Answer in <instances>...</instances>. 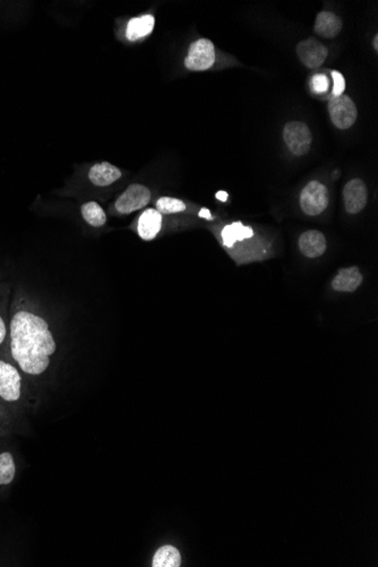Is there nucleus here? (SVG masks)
<instances>
[{
  "label": "nucleus",
  "mask_w": 378,
  "mask_h": 567,
  "mask_svg": "<svg viewBox=\"0 0 378 567\" xmlns=\"http://www.w3.org/2000/svg\"><path fill=\"white\" fill-rule=\"evenodd\" d=\"M56 352V337L48 320L30 301L16 296L9 308V358L28 383H35L49 371Z\"/></svg>",
  "instance_id": "obj_1"
},
{
  "label": "nucleus",
  "mask_w": 378,
  "mask_h": 567,
  "mask_svg": "<svg viewBox=\"0 0 378 567\" xmlns=\"http://www.w3.org/2000/svg\"><path fill=\"white\" fill-rule=\"evenodd\" d=\"M0 403L17 420L37 403L31 385L6 352L0 354Z\"/></svg>",
  "instance_id": "obj_2"
},
{
  "label": "nucleus",
  "mask_w": 378,
  "mask_h": 567,
  "mask_svg": "<svg viewBox=\"0 0 378 567\" xmlns=\"http://www.w3.org/2000/svg\"><path fill=\"white\" fill-rule=\"evenodd\" d=\"M328 206V191L320 181L313 180L306 185L300 194V208L308 215L323 213Z\"/></svg>",
  "instance_id": "obj_3"
},
{
  "label": "nucleus",
  "mask_w": 378,
  "mask_h": 567,
  "mask_svg": "<svg viewBox=\"0 0 378 567\" xmlns=\"http://www.w3.org/2000/svg\"><path fill=\"white\" fill-rule=\"evenodd\" d=\"M283 140L294 155L301 157L308 153L313 136L308 126L303 121H290L283 130Z\"/></svg>",
  "instance_id": "obj_4"
},
{
  "label": "nucleus",
  "mask_w": 378,
  "mask_h": 567,
  "mask_svg": "<svg viewBox=\"0 0 378 567\" xmlns=\"http://www.w3.org/2000/svg\"><path fill=\"white\" fill-rule=\"evenodd\" d=\"M328 113L334 126L342 130L350 128L356 123L358 116L356 104L351 100L350 96L345 94L330 99Z\"/></svg>",
  "instance_id": "obj_5"
},
{
  "label": "nucleus",
  "mask_w": 378,
  "mask_h": 567,
  "mask_svg": "<svg viewBox=\"0 0 378 567\" xmlns=\"http://www.w3.org/2000/svg\"><path fill=\"white\" fill-rule=\"evenodd\" d=\"M216 62V49L212 41L199 39L191 45L188 56L186 57L185 66L189 71H206L213 66Z\"/></svg>",
  "instance_id": "obj_6"
},
{
  "label": "nucleus",
  "mask_w": 378,
  "mask_h": 567,
  "mask_svg": "<svg viewBox=\"0 0 378 567\" xmlns=\"http://www.w3.org/2000/svg\"><path fill=\"white\" fill-rule=\"evenodd\" d=\"M151 201V191L140 184H133L121 197L116 201L115 208L118 213L130 214L145 208Z\"/></svg>",
  "instance_id": "obj_7"
},
{
  "label": "nucleus",
  "mask_w": 378,
  "mask_h": 567,
  "mask_svg": "<svg viewBox=\"0 0 378 567\" xmlns=\"http://www.w3.org/2000/svg\"><path fill=\"white\" fill-rule=\"evenodd\" d=\"M368 191L366 184L362 179L350 180L343 189V201L347 212L357 214L364 210L367 204Z\"/></svg>",
  "instance_id": "obj_8"
},
{
  "label": "nucleus",
  "mask_w": 378,
  "mask_h": 567,
  "mask_svg": "<svg viewBox=\"0 0 378 567\" xmlns=\"http://www.w3.org/2000/svg\"><path fill=\"white\" fill-rule=\"evenodd\" d=\"M297 54L306 67H320L328 58V51L318 40H304L297 45Z\"/></svg>",
  "instance_id": "obj_9"
},
{
  "label": "nucleus",
  "mask_w": 378,
  "mask_h": 567,
  "mask_svg": "<svg viewBox=\"0 0 378 567\" xmlns=\"http://www.w3.org/2000/svg\"><path fill=\"white\" fill-rule=\"evenodd\" d=\"M298 245H299L300 252L308 259L320 257L325 253V250L328 247V242H326L324 235L317 230H308L304 232L300 236Z\"/></svg>",
  "instance_id": "obj_10"
},
{
  "label": "nucleus",
  "mask_w": 378,
  "mask_h": 567,
  "mask_svg": "<svg viewBox=\"0 0 378 567\" xmlns=\"http://www.w3.org/2000/svg\"><path fill=\"white\" fill-rule=\"evenodd\" d=\"M362 272L357 266L345 267L338 272L332 280V288L339 292H353L362 286Z\"/></svg>",
  "instance_id": "obj_11"
},
{
  "label": "nucleus",
  "mask_w": 378,
  "mask_h": 567,
  "mask_svg": "<svg viewBox=\"0 0 378 567\" xmlns=\"http://www.w3.org/2000/svg\"><path fill=\"white\" fill-rule=\"evenodd\" d=\"M162 227V214L155 208H149L138 219V231L143 240H153Z\"/></svg>",
  "instance_id": "obj_12"
},
{
  "label": "nucleus",
  "mask_w": 378,
  "mask_h": 567,
  "mask_svg": "<svg viewBox=\"0 0 378 567\" xmlns=\"http://www.w3.org/2000/svg\"><path fill=\"white\" fill-rule=\"evenodd\" d=\"M121 177V172L109 162L96 163L89 172V178L93 185L106 187L112 185Z\"/></svg>",
  "instance_id": "obj_13"
},
{
  "label": "nucleus",
  "mask_w": 378,
  "mask_h": 567,
  "mask_svg": "<svg viewBox=\"0 0 378 567\" xmlns=\"http://www.w3.org/2000/svg\"><path fill=\"white\" fill-rule=\"evenodd\" d=\"M343 23L338 15L330 11H322L317 15L314 28L320 37L333 39L339 35Z\"/></svg>",
  "instance_id": "obj_14"
},
{
  "label": "nucleus",
  "mask_w": 378,
  "mask_h": 567,
  "mask_svg": "<svg viewBox=\"0 0 378 567\" xmlns=\"http://www.w3.org/2000/svg\"><path fill=\"white\" fill-rule=\"evenodd\" d=\"M9 332V288L0 286V354L7 352Z\"/></svg>",
  "instance_id": "obj_15"
},
{
  "label": "nucleus",
  "mask_w": 378,
  "mask_h": 567,
  "mask_svg": "<svg viewBox=\"0 0 378 567\" xmlns=\"http://www.w3.org/2000/svg\"><path fill=\"white\" fill-rule=\"evenodd\" d=\"M155 17L152 15H143V16L132 18L127 26V39L129 41H136V40L149 35L155 28Z\"/></svg>",
  "instance_id": "obj_16"
},
{
  "label": "nucleus",
  "mask_w": 378,
  "mask_h": 567,
  "mask_svg": "<svg viewBox=\"0 0 378 567\" xmlns=\"http://www.w3.org/2000/svg\"><path fill=\"white\" fill-rule=\"evenodd\" d=\"M182 565V554L178 548L172 545H165L159 548L152 558L153 567H179Z\"/></svg>",
  "instance_id": "obj_17"
},
{
  "label": "nucleus",
  "mask_w": 378,
  "mask_h": 567,
  "mask_svg": "<svg viewBox=\"0 0 378 567\" xmlns=\"http://www.w3.org/2000/svg\"><path fill=\"white\" fill-rule=\"evenodd\" d=\"M16 460L13 453L9 451L0 453V488L11 486L16 478Z\"/></svg>",
  "instance_id": "obj_18"
},
{
  "label": "nucleus",
  "mask_w": 378,
  "mask_h": 567,
  "mask_svg": "<svg viewBox=\"0 0 378 567\" xmlns=\"http://www.w3.org/2000/svg\"><path fill=\"white\" fill-rule=\"evenodd\" d=\"M252 232L250 227H245L240 222H235L233 225H227L222 230L221 236L224 246L233 247L235 242H241L244 239L252 238Z\"/></svg>",
  "instance_id": "obj_19"
},
{
  "label": "nucleus",
  "mask_w": 378,
  "mask_h": 567,
  "mask_svg": "<svg viewBox=\"0 0 378 567\" xmlns=\"http://www.w3.org/2000/svg\"><path fill=\"white\" fill-rule=\"evenodd\" d=\"M81 212L83 219L92 227H102L107 222L106 212L96 202L85 203L84 206H82Z\"/></svg>",
  "instance_id": "obj_20"
},
{
  "label": "nucleus",
  "mask_w": 378,
  "mask_h": 567,
  "mask_svg": "<svg viewBox=\"0 0 378 567\" xmlns=\"http://www.w3.org/2000/svg\"><path fill=\"white\" fill-rule=\"evenodd\" d=\"M157 210L161 214H176L185 211L186 204L174 197H161L157 200Z\"/></svg>",
  "instance_id": "obj_21"
},
{
  "label": "nucleus",
  "mask_w": 378,
  "mask_h": 567,
  "mask_svg": "<svg viewBox=\"0 0 378 567\" xmlns=\"http://www.w3.org/2000/svg\"><path fill=\"white\" fill-rule=\"evenodd\" d=\"M18 432V420L11 416L5 407L0 403V436L11 435Z\"/></svg>",
  "instance_id": "obj_22"
},
{
  "label": "nucleus",
  "mask_w": 378,
  "mask_h": 567,
  "mask_svg": "<svg viewBox=\"0 0 378 567\" xmlns=\"http://www.w3.org/2000/svg\"><path fill=\"white\" fill-rule=\"evenodd\" d=\"M332 77H333V96H342V93L345 90V79L340 72H332Z\"/></svg>",
  "instance_id": "obj_23"
},
{
  "label": "nucleus",
  "mask_w": 378,
  "mask_h": 567,
  "mask_svg": "<svg viewBox=\"0 0 378 567\" xmlns=\"http://www.w3.org/2000/svg\"><path fill=\"white\" fill-rule=\"evenodd\" d=\"M311 87H313V90L317 93H324L328 91V79L325 75H322V74H318V75H315L311 79Z\"/></svg>",
  "instance_id": "obj_24"
},
{
  "label": "nucleus",
  "mask_w": 378,
  "mask_h": 567,
  "mask_svg": "<svg viewBox=\"0 0 378 567\" xmlns=\"http://www.w3.org/2000/svg\"><path fill=\"white\" fill-rule=\"evenodd\" d=\"M216 198L221 201V202H226L228 200V194L224 191H218V194H216Z\"/></svg>",
  "instance_id": "obj_25"
},
{
  "label": "nucleus",
  "mask_w": 378,
  "mask_h": 567,
  "mask_svg": "<svg viewBox=\"0 0 378 567\" xmlns=\"http://www.w3.org/2000/svg\"><path fill=\"white\" fill-rule=\"evenodd\" d=\"M199 216H202V218H206V219H212L210 211L206 210V208H203L202 211L199 212Z\"/></svg>",
  "instance_id": "obj_26"
},
{
  "label": "nucleus",
  "mask_w": 378,
  "mask_h": 567,
  "mask_svg": "<svg viewBox=\"0 0 378 567\" xmlns=\"http://www.w3.org/2000/svg\"><path fill=\"white\" fill-rule=\"evenodd\" d=\"M373 43H374V48H375V50H378V35H377V34H376L375 37H374Z\"/></svg>",
  "instance_id": "obj_27"
}]
</instances>
